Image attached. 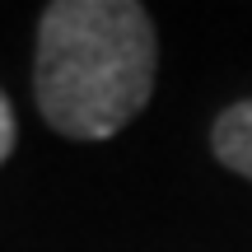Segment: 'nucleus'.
Segmentation results:
<instances>
[{
    "label": "nucleus",
    "mask_w": 252,
    "mask_h": 252,
    "mask_svg": "<svg viewBox=\"0 0 252 252\" xmlns=\"http://www.w3.org/2000/svg\"><path fill=\"white\" fill-rule=\"evenodd\" d=\"M14 135H19V126H14V108H9V98L0 94V163L14 154Z\"/></svg>",
    "instance_id": "7ed1b4c3"
},
{
    "label": "nucleus",
    "mask_w": 252,
    "mask_h": 252,
    "mask_svg": "<svg viewBox=\"0 0 252 252\" xmlns=\"http://www.w3.org/2000/svg\"><path fill=\"white\" fill-rule=\"evenodd\" d=\"M154 70V19L135 0H56L37 19L33 94L65 140H112L145 112Z\"/></svg>",
    "instance_id": "f257e3e1"
},
{
    "label": "nucleus",
    "mask_w": 252,
    "mask_h": 252,
    "mask_svg": "<svg viewBox=\"0 0 252 252\" xmlns=\"http://www.w3.org/2000/svg\"><path fill=\"white\" fill-rule=\"evenodd\" d=\"M210 150H215V159L229 173L252 182V98L234 103V108H224L215 117V126H210Z\"/></svg>",
    "instance_id": "f03ea898"
}]
</instances>
